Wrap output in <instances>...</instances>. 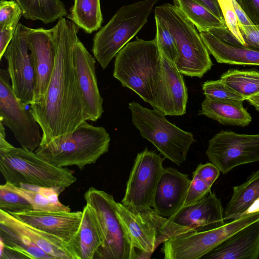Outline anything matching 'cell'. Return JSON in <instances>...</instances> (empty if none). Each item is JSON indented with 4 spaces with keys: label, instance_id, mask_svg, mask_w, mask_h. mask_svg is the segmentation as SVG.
<instances>
[{
    "label": "cell",
    "instance_id": "6da1fadb",
    "mask_svg": "<svg viewBox=\"0 0 259 259\" xmlns=\"http://www.w3.org/2000/svg\"><path fill=\"white\" fill-rule=\"evenodd\" d=\"M51 30L55 53L53 71L45 95L29 108L42 132L39 145L71 134L88 121L74 66L78 28L62 17Z\"/></svg>",
    "mask_w": 259,
    "mask_h": 259
},
{
    "label": "cell",
    "instance_id": "7a4b0ae2",
    "mask_svg": "<svg viewBox=\"0 0 259 259\" xmlns=\"http://www.w3.org/2000/svg\"><path fill=\"white\" fill-rule=\"evenodd\" d=\"M113 75L127 88L162 111L166 93L161 52L155 37L128 42L115 56Z\"/></svg>",
    "mask_w": 259,
    "mask_h": 259
},
{
    "label": "cell",
    "instance_id": "3957f363",
    "mask_svg": "<svg viewBox=\"0 0 259 259\" xmlns=\"http://www.w3.org/2000/svg\"><path fill=\"white\" fill-rule=\"evenodd\" d=\"M0 171L6 183L43 187L68 188L77 179L67 167L51 163L35 152L16 147L6 140L4 125L0 121Z\"/></svg>",
    "mask_w": 259,
    "mask_h": 259
},
{
    "label": "cell",
    "instance_id": "277c9868",
    "mask_svg": "<svg viewBox=\"0 0 259 259\" xmlns=\"http://www.w3.org/2000/svg\"><path fill=\"white\" fill-rule=\"evenodd\" d=\"M110 142L109 134L104 127L84 121L71 134L39 145L35 152L56 166L75 165L82 170L108 151Z\"/></svg>",
    "mask_w": 259,
    "mask_h": 259
},
{
    "label": "cell",
    "instance_id": "5b68a950",
    "mask_svg": "<svg viewBox=\"0 0 259 259\" xmlns=\"http://www.w3.org/2000/svg\"><path fill=\"white\" fill-rule=\"evenodd\" d=\"M154 12L155 18L166 26L175 39L179 57L175 64L178 69L183 75L202 77L213 64L195 25L174 5L162 4Z\"/></svg>",
    "mask_w": 259,
    "mask_h": 259
},
{
    "label": "cell",
    "instance_id": "8992f818",
    "mask_svg": "<svg viewBox=\"0 0 259 259\" xmlns=\"http://www.w3.org/2000/svg\"><path fill=\"white\" fill-rule=\"evenodd\" d=\"M115 211L136 251V259H149L161 243L171 237L193 231L159 215L152 207L116 202Z\"/></svg>",
    "mask_w": 259,
    "mask_h": 259
},
{
    "label": "cell",
    "instance_id": "52a82bcc",
    "mask_svg": "<svg viewBox=\"0 0 259 259\" xmlns=\"http://www.w3.org/2000/svg\"><path fill=\"white\" fill-rule=\"evenodd\" d=\"M158 0H142L121 7L94 35L92 51L105 69L142 29Z\"/></svg>",
    "mask_w": 259,
    "mask_h": 259
},
{
    "label": "cell",
    "instance_id": "ba28073f",
    "mask_svg": "<svg viewBox=\"0 0 259 259\" xmlns=\"http://www.w3.org/2000/svg\"><path fill=\"white\" fill-rule=\"evenodd\" d=\"M132 121L141 136L151 142L165 158L178 165L187 159L191 145L195 142L193 134L169 122L160 110L150 109L136 101L130 102Z\"/></svg>",
    "mask_w": 259,
    "mask_h": 259
},
{
    "label": "cell",
    "instance_id": "9c48e42d",
    "mask_svg": "<svg viewBox=\"0 0 259 259\" xmlns=\"http://www.w3.org/2000/svg\"><path fill=\"white\" fill-rule=\"evenodd\" d=\"M259 220V210L246 213L223 225L205 231H190L171 237L161 249L165 259H199L233 234Z\"/></svg>",
    "mask_w": 259,
    "mask_h": 259
},
{
    "label": "cell",
    "instance_id": "30bf717a",
    "mask_svg": "<svg viewBox=\"0 0 259 259\" xmlns=\"http://www.w3.org/2000/svg\"><path fill=\"white\" fill-rule=\"evenodd\" d=\"M84 198L96 214L105 239L103 247L94 258L136 259V251L116 213L113 196L91 187Z\"/></svg>",
    "mask_w": 259,
    "mask_h": 259
},
{
    "label": "cell",
    "instance_id": "8fae6325",
    "mask_svg": "<svg viewBox=\"0 0 259 259\" xmlns=\"http://www.w3.org/2000/svg\"><path fill=\"white\" fill-rule=\"evenodd\" d=\"M15 94L7 70L0 69V121L8 127L21 147L34 151L42 139L40 127L30 110Z\"/></svg>",
    "mask_w": 259,
    "mask_h": 259
},
{
    "label": "cell",
    "instance_id": "7c38bea8",
    "mask_svg": "<svg viewBox=\"0 0 259 259\" xmlns=\"http://www.w3.org/2000/svg\"><path fill=\"white\" fill-rule=\"evenodd\" d=\"M206 154L223 174L237 166L259 161V134L221 131L209 141Z\"/></svg>",
    "mask_w": 259,
    "mask_h": 259
},
{
    "label": "cell",
    "instance_id": "4fadbf2b",
    "mask_svg": "<svg viewBox=\"0 0 259 259\" xmlns=\"http://www.w3.org/2000/svg\"><path fill=\"white\" fill-rule=\"evenodd\" d=\"M164 158L147 148L138 153L126 182L121 203L140 207L152 206L155 191L164 168Z\"/></svg>",
    "mask_w": 259,
    "mask_h": 259
},
{
    "label": "cell",
    "instance_id": "5bb4252c",
    "mask_svg": "<svg viewBox=\"0 0 259 259\" xmlns=\"http://www.w3.org/2000/svg\"><path fill=\"white\" fill-rule=\"evenodd\" d=\"M28 29L19 23L3 55L7 62L12 88L26 106L33 103L35 88L34 71L26 39Z\"/></svg>",
    "mask_w": 259,
    "mask_h": 259
},
{
    "label": "cell",
    "instance_id": "9a60e30c",
    "mask_svg": "<svg viewBox=\"0 0 259 259\" xmlns=\"http://www.w3.org/2000/svg\"><path fill=\"white\" fill-rule=\"evenodd\" d=\"M12 214L26 224L59 238L71 247L78 259H80L78 235L82 211L47 212L32 210Z\"/></svg>",
    "mask_w": 259,
    "mask_h": 259
},
{
    "label": "cell",
    "instance_id": "2e32d148",
    "mask_svg": "<svg viewBox=\"0 0 259 259\" xmlns=\"http://www.w3.org/2000/svg\"><path fill=\"white\" fill-rule=\"evenodd\" d=\"M26 39L35 75L33 104L47 91L55 65V53L51 29L28 27Z\"/></svg>",
    "mask_w": 259,
    "mask_h": 259
},
{
    "label": "cell",
    "instance_id": "e0dca14e",
    "mask_svg": "<svg viewBox=\"0 0 259 259\" xmlns=\"http://www.w3.org/2000/svg\"><path fill=\"white\" fill-rule=\"evenodd\" d=\"M96 61L79 39L74 49V66L88 121H96L104 112L95 70Z\"/></svg>",
    "mask_w": 259,
    "mask_h": 259
},
{
    "label": "cell",
    "instance_id": "ac0fdd59",
    "mask_svg": "<svg viewBox=\"0 0 259 259\" xmlns=\"http://www.w3.org/2000/svg\"><path fill=\"white\" fill-rule=\"evenodd\" d=\"M221 199L210 192L195 203L182 206L168 219L173 223L193 231L210 230L225 222Z\"/></svg>",
    "mask_w": 259,
    "mask_h": 259
},
{
    "label": "cell",
    "instance_id": "d6986e66",
    "mask_svg": "<svg viewBox=\"0 0 259 259\" xmlns=\"http://www.w3.org/2000/svg\"><path fill=\"white\" fill-rule=\"evenodd\" d=\"M190 182L188 175L172 167L164 168L152 207L162 217H172L183 206Z\"/></svg>",
    "mask_w": 259,
    "mask_h": 259
},
{
    "label": "cell",
    "instance_id": "ffe728a7",
    "mask_svg": "<svg viewBox=\"0 0 259 259\" xmlns=\"http://www.w3.org/2000/svg\"><path fill=\"white\" fill-rule=\"evenodd\" d=\"M259 220L237 231L208 253L204 259H258Z\"/></svg>",
    "mask_w": 259,
    "mask_h": 259
},
{
    "label": "cell",
    "instance_id": "44dd1931",
    "mask_svg": "<svg viewBox=\"0 0 259 259\" xmlns=\"http://www.w3.org/2000/svg\"><path fill=\"white\" fill-rule=\"evenodd\" d=\"M0 223L25 236L54 259H78L73 248L59 238L0 209Z\"/></svg>",
    "mask_w": 259,
    "mask_h": 259
},
{
    "label": "cell",
    "instance_id": "7402d4cb",
    "mask_svg": "<svg viewBox=\"0 0 259 259\" xmlns=\"http://www.w3.org/2000/svg\"><path fill=\"white\" fill-rule=\"evenodd\" d=\"M199 34L208 51L218 63L259 66V50L228 43L208 30Z\"/></svg>",
    "mask_w": 259,
    "mask_h": 259
},
{
    "label": "cell",
    "instance_id": "603a6c76",
    "mask_svg": "<svg viewBox=\"0 0 259 259\" xmlns=\"http://www.w3.org/2000/svg\"><path fill=\"white\" fill-rule=\"evenodd\" d=\"M162 62L165 84L166 99L162 112L165 115L182 116L186 113L188 91L183 74L175 62L162 53Z\"/></svg>",
    "mask_w": 259,
    "mask_h": 259
},
{
    "label": "cell",
    "instance_id": "cb8c5ba5",
    "mask_svg": "<svg viewBox=\"0 0 259 259\" xmlns=\"http://www.w3.org/2000/svg\"><path fill=\"white\" fill-rule=\"evenodd\" d=\"M242 103L205 97L198 115H204L224 125L244 127L251 122L252 117Z\"/></svg>",
    "mask_w": 259,
    "mask_h": 259
},
{
    "label": "cell",
    "instance_id": "d4e9b609",
    "mask_svg": "<svg viewBox=\"0 0 259 259\" xmlns=\"http://www.w3.org/2000/svg\"><path fill=\"white\" fill-rule=\"evenodd\" d=\"M5 188L15 192L25 198L31 203L33 210L37 211H70L66 206L59 200V194L64 187H43L22 185L17 187L8 183L2 184Z\"/></svg>",
    "mask_w": 259,
    "mask_h": 259
},
{
    "label": "cell",
    "instance_id": "484cf974",
    "mask_svg": "<svg viewBox=\"0 0 259 259\" xmlns=\"http://www.w3.org/2000/svg\"><path fill=\"white\" fill-rule=\"evenodd\" d=\"M82 217L78 235V248L80 259H93L103 247L104 235L93 210L88 204L82 209Z\"/></svg>",
    "mask_w": 259,
    "mask_h": 259
},
{
    "label": "cell",
    "instance_id": "4316f807",
    "mask_svg": "<svg viewBox=\"0 0 259 259\" xmlns=\"http://www.w3.org/2000/svg\"><path fill=\"white\" fill-rule=\"evenodd\" d=\"M258 199L259 169L253 172L244 183L233 187L231 198L224 210L225 220H232L246 213Z\"/></svg>",
    "mask_w": 259,
    "mask_h": 259
},
{
    "label": "cell",
    "instance_id": "83f0119b",
    "mask_svg": "<svg viewBox=\"0 0 259 259\" xmlns=\"http://www.w3.org/2000/svg\"><path fill=\"white\" fill-rule=\"evenodd\" d=\"M20 6L26 19L53 23L67 16L68 12L61 0H14Z\"/></svg>",
    "mask_w": 259,
    "mask_h": 259
},
{
    "label": "cell",
    "instance_id": "f1b7e54d",
    "mask_svg": "<svg viewBox=\"0 0 259 259\" xmlns=\"http://www.w3.org/2000/svg\"><path fill=\"white\" fill-rule=\"evenodd\" d=\"M70 12L67 18L88 34L98 30L103 22L100 0H74Z\"/></svg>",
    "mask_w": 259,
    "mask_h": 259
},
{
    "label": "cell",
    "instance_id": "f546056e",
    "mask_svg": "<svg viewBox=\"0 0 259 259\" xmlns=\"http://www.w3.org/2000/svg\"><path fill=\"white\" fill-rule=\"evenodd\" d=\"M178 7L196 27L199 32L214 28L227 27L224 20L207 9L199 0H173Z\"/></svg>",
    "mask_w": 259,
    "mask_h": 259
},
{
    "label": "cell",
    "instance_id": "4dcf8cb0",
    "mask_svg": "<svg viewBox=\"0 0 259 259\" xmlns=\"http://www.w3.org/2000/svg\"><path fill=\"white\" fill-rule=\"evenodd\" d=\"M0 242L4 246L22 255L24 258L54 259L25 236L0 223Z\"/></svg>",
    "mask_w": 259,
    "mask_h": 259
},
{
    "label": "cell",
    "instance_id": "1f68e13d",
    "mask_svg": "<svg viewBox=\"0 0 259 259\" xmlns=\"http://www.w3.org/2000/svg\"><path fill=\"white\" fill-rule=\"evenodd\" d=\"M220 79L246 100L259 93V71L230 69Z\"/></svg>",
    "mask_w": 259,
    "mask_h": 259
},
{
    "label": "cell",
    "instance_id": "d6a6232c",
    "mask_svg": "<svg viewBox=\"0 0 259 259\" xmlns=\"http://www.w3.org/2000/svg\"><path fill=\"white\" fill-rule=\"evenodd\" d=\"M202 88L205 97L210 99L242 102L246 100L245 97L221 79L206 81L202 84Z\"/></svg>",
    "mask_w": 259,
    "mask_h": 259
},
{
    "label": "cell",
    "instance_id": "836d02e7",
    "mask_svg": "<svg viewBox=\"0 0 259 259\" xmlns=\"http://www.w3.org/2000/svg\"><path fill=\"white\" fill-rule=\"evenodd\" d=\"M0 209L12 214L32 210L33 207L25 198L1 185Z\"/></svg>",
    "mask_w": 259,
    "mask_h": 259
},
{
    "label": "cell",
    "instance_id": "e575fe53",
    "mask_svg": "<svg viewBox=\"0 0 259 259\" xmlns=\"http://www.w3.org/2000/svg\"><path fill=\"white\" fill-rule=\"evenodd\" d=\"M155 19V37L161 53L169 60L175 62L179 57L175 39L166 26Z\"/></svg>",
    "mask_w": 259,
    "mask_h": 259
},
{
    "label": "cell",
    "instance_id": "d590c367",
    "mask_svg": "<svg viewBox=\"0 0 259 259\" xmlns=\"http://www.w3.org/2000/svg\"><path fill=\"white\" fill-rule=\"evenodd\" d=\"M22 15L20 6L14 0H1L0 28H16Z\"/></svg>",
    "mask_w": 259,
    "mask_h": 259
},
{
    "label": "cell",
    "instance_id": "8d00e7d4",
    "mask_svg": "<svg viewBox=\"0 0 259 259\" xmlns=\"http://www.w3.org/2000/svg\"><path fill=\"white\" fill-rule=\"evenodd\" d=\"M219 3L227 28L238 41L242 46H245L239 28L238 20L235 12L232 0L222 1L219 2Z\"/></svg>",
    "mask_w": 259,
    "mask_h": 259
},
{
    "label": "cell",
    "instance_id": "74e56055",
    "mask_svg": "<svg viewBox=\"0 0 259 259\" xmlns=\"http://www.w3.org/2000/svg\"><path fill=\"white\" fill-rule=\"evenodd\" d=\"M211 187L201 179L192 178L183 206L195 203L206 196L211 192Z\"/></svg>",
    "mask_w": 259,
    "mask_h": 259
},
{
    "label": "cell",
    "instance_id": "f35d334b",
    "mask_svg": "<svg viewBox=\"0 0 259 259\" xmlns=\"http://www.w3.org/2000/svg\"><path fill=\"white\" fill-rule=\"evenodd\" d=\"M220 172L212 162L200 164L193 172V178L201 179L212 186L219 178Z\"/></svg>",
    "mask_w": 259,
    "mask_h": 259
},
{
    "label": "cell",
    "instance_id": "ab89813d",
    "mask_svg": "<svg viewBox=\"0 0 259 259\" xmlns=\"http://www.w3.org/2000/svg\"><path fill=\"white\" fill-rule=\"evenodd\" d=\"M238 26L245 46L259 50V25L238 24Z\"/></svg>",
    "mask_w": 259,
    "mask_h": 259
},
{
    "label": "cell",
    "instance_id": "60d3db41",
    "mask_svg": "<svg viewBox=\"0 0 259 259\" xmlns=\"http://www.w3.org/2000/svg\"><path fill=\"white\" fill-rule=\"evenodd\" d=\"M240 7L254 25H259V0H240Z\"/></svg>",
    "mask_w": 259,
    "mask_h": 259
},
{
    "label": "cell",
    "instance_id": "b9f144b4",
    "mask_svg": "<svg viewBox=\"0 0 259 259\" xmlns=\"http://www.w3.org/2000/svg\"><path fill=\"white\" fill-rule=\"evenodd\" d=\"M232 2L238 20V24L242 25H253L252 22L247 17L238 3L235 0H232Z\"/></svg>",
    "mask_w": 259,
    "mask_h": 259
},
{
    "label": "cell",
    "instance_id": "7bdbcfd3",
    "mask_svg": "<svg viewBox=\"0 0 259 259\" xmlns=\"http://www.w3.org/2000/svg\"><path fill=\"white\" fill-rule=\"evenodd\" d=\"M207 9L210 10L218 17L224 19L222 12L221 11L218 0H199Z\"/></svg>",
    "mask_w": 259,
    "mask_h": 259
},
{
    "label": "cell",
    "instance_id": "ee69618b",
    "mask_svg": "<svg viewBox=\"0 0 259 259\" xmlns=\"http://www.w3.org/2000/svg\"><path fill=\"white\" fill-rule=\"evenodd\" d=\"M246 100L253 106L257 111H259V93L248 98Z\"/></svg>",
    "mask_w": 259,
    "mask_h": 259
},
{
    "label": "cell",
    "instance_id": "f6af8a7d",
    "mask_svg": "<svg viewBox=\"0 0 259 259\" xmlns=\"http://www.w3.org/2000/svg\"><path fill=\"white\" fill-rule=\"evenodd\" d=\"M237 3L240 6L241 5V2H240V0H235Z\"/></svg>",
    "mask_w": 259,
    "mask_h": 259
},
{
    "label": "cell",
    "instance_id": "bcb514c9",
    "mask_svg": "<svg viewBox=\"0 0 259 259\" xmlns=\"http://www.w3.org/2000/svg\"><path fill=\"white\" fill-rule=\"evenodd\" d=\"M230 1V0H218V2L221 1Z\"/></svg>",
    "mask_w": 259,
    "mask_h": 259
}]
</instances>
